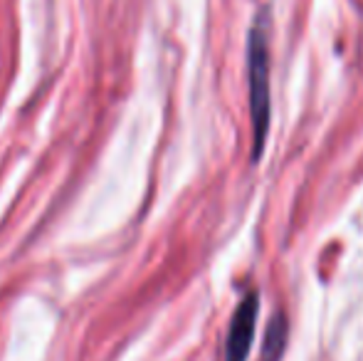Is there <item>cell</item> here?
<instances>
[{
  "label": "cell",
  "mask_w": 363,
  "mask_h": 361,
  "mask_svg": "<svg viewBox=\"0 0 363 361\" xmlns=\"http://www.w3.org/2000/svg\"><path fill=\"white\" fill-rule=\"evenodd\" d=\"M247 87H250V116H252V159L264 154L269 131V35L267 15L259 13L250 30L247 40Z\"/></svg>",
  "instance_id": "obj_1"
},
{
  "label": "cell",
  "mask_w": 363,
  "mask_h": 361,
  "mask_svg": "<svg viewBox=\"0 0 363 361\" xmlns=\"http://www.w3.org/2000/svg\"><path fill=\"white\" fill-rule=\"evenodd\" d=\"M257 314L259 294L247 292L230 319L228 339H225V361H247L255 339V327H257Z\"/></svg>",
  "instance_id": "obj_2"
},
{
  "label": "cell",
  "mask_w": 363,
  "mask_h": 361,
  "mask_svg": "<svg viewBox=\"0 0 363 361\" xmlns=\"http://www.w3.org/2000/svg\"><path fill=\"white\" fill-rule=\"evenodd\" d=\"M287 319H284L282 312H277L272 317L267 327V334H264V344H262V361H279L284 354V344H287Z\"/></svg>",
  "instance_id": "obj_3"
}]
</instances>
